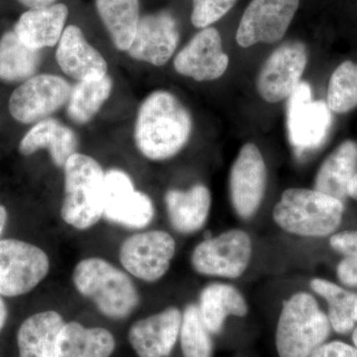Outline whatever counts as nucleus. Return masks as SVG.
Returning a JSON list of instances; mask_svg holds the SVG:
<instances>
[{"instance_id": "obj_38", "label": "nucleus", "mask_w": 357, "mask_h": 357, "mask_svg": "<svg viewBox=\"0 0 357 357\" xmlns=\"http://www.w3.org/2000/svg\"><path fill=\"white\" fill-rule=\"evenodd\" d=\"M7 218H8V215H7L6 208L0 204V236L6 229Z\"/></svg>"}, {"instance_id": "obj_13", "label": "nucleus", "mask_w": 357, "mask_h": 357, "mask_svg": "<svg viewBox=\"0 0 357 357\" xmlns=\"http://www.w3.org/2000/svg\"><path fill=\"white\" fill-rule=\"evenodd\" d=\"M299 4L300 0H251L237 29V43L248 48L279 41L287 32Z\"/></svg>"}, {"instance_id": "obj_12", "label": "nucleus", "mask_w": 357, "mask_h": 357, "mask_svg": "<svg viewBox=\"0 0 357 357\" xmlns=\"http://www.w3.org/2000/svg\"><path fill=\"white\" fill-rule=\"evenodd\" d=\"M70 91L63 77L47 74L33 77L13 91L9 112L22 123L43 121L68 102Z\"/></svg>"}, {"instance_id": "obj_32", "label": "nucleus", "mask_w": 357, "mask_h": 357, "mask_svg": "<svg viewBox=\"0 0 357 357\" xmlns=\"http://www.w3.org/2000/svg\"><path fill=\"white\" fill-rule=\"evenodd\" d=\"M330 245L342 255L337 267L338 280L349 287H357V230L335 232Z\"/></svg>"}, {"instance_id": "obj_26", "label": "nucleus", "mask_w": 357, "mask_h": 357, "mask_svg": "<svg viewBox=\"0 0 357 357\" xmlns=\"http://www.w3.org/2000/svg\"><path fill=\"white\" fill-rule=\"evenodd\" d=\"M98 15L119 50L128 51L139 23V0H96Z\"/></svg>"}, {"instance_id": "obj_8", "label": "nucleus", "mask_w": 357, "mask_h": 357, "mask_svg": "<svg viewBox=\"0 0 357 357\" xmlns=\"http://www.w3.org/2000/svg\"><path fill=\"white\" fill-rule=\"evenodd\" d=\"M176 248L175 239L164 230L137 232L121 243L119 261L130 276L155 283L170 269Z\"/></svg>"}, {"instance_id": "obj_28", "label": "nucleus", "mask_w": 357, "mask_h": 357, "mask_svg": "<svg viewBox=\"0 0 357 357\" xmlns=\"http://www.w3.org/2000/svg\"><path fill=\"white\" fill-rule=\"evenodd\" d=\"M39 63V50L26 46L15 32H7L0 39V79L22 81L36 72Z\"/></svg>"}, {"instance_id": "obj_35", "label": "nucleus", "mask_w": 357, "mask_h": 357, "mask_svg": "<svg viewBox=\"0 0 357 357\" xmlns=\"http://www.w3.org/2000/svg\"><path fill=\"white\" fill-rule=\"evenodd\" d=\"M20 3L30 8H41V7L50 6L55 0H18Z\"/></svg>"}, {"instance_id": "obj_2", "label": "nucleus", "mask_w": 357, "mask_h": 357, "mask_svg": "<svg viewBox=\"0 0 357 357\" xmlns=\"http://www.w3.org/2000/svg\"><path fill=\"white\" fill-rule=\"evenodd\" d=\"M73 284L93 303L105 318L128 319L140 304V295L130 275L100 257L84 258L74 268Z\"/></svg>"}, {"instance_id": "obj_27", "label": "nucleus", "mask_w": 357, "mask_h": 357, "mask_svg": "<svg viewBox=\"0 0 357 357\" xmlns=\"http://www.w3.org/2000/svg\"><path fill=\"white\" fill-rule=\"evenodd\" d=\"M310 287L328 304L326 316L335 333L345 335L354 330L357 326V294L321 278L312 279Z\"/></svg>"}, {"instance_id": "obj_17", "label": "nucleus", "mask_w": 357, "mask_h": 357, "mask_svg": "<svg viewBox=\"0 0 357 357\" xmlns=\"http://www.w3.org/2000/svg\"><path fill=\"white\" fill-rule=\"evenodd\" d=\"M178 43L177 22L167 11L140 18L128 54L130 57L154 66L165 65Z\"/></svg>"}, {"instance_id": "obj_19", "label": "nucleus", "mask_w": 357, "mask_h": 357, "mask_svg": "<svg viewBox=\"0 0 357 357\" xmlns=\"http://www.w3.org/2000/svg\"><path fill=\"white\" fill-rule=\"evenodd\" d=\"M199 316L211 335H220L229 317L248 316V301L239 289L225 282H213L204 286L199 296Z\"/></svg>"}, {"instance_id": "obj_4", "label": "nucleus", "mask_w": 357, "mask_h": 357, "mask_svg": "<svg viewBox=\"0 0 357 357\" xmlns=\"http://www.w3.org/2000/svg\"><path fill=\"white\" fill-rule=\"evenodd\" d=\"M328 316L312 294L300 291L284 301L275 330L278 357H310L330 337Z\"/></svg>"}, {"instance_id": "obj_18", "label": "nucleus", "mask_w": 357, "mask_h": 357, "mask_svg": "<svg viewBox=\"0 0 357 357\" xmlns=\"http://www.w3.org/2000/svg\"><path fill=\"white\" fill-rule=\"evenodd\" d=\"M56 58L63 72L79 82L102 79L107 75V61L75 25L68 26L63 32Z\"/></svg>"}, {"instance_id": "obj_36", "label": "nucleus", "mask_w": 357, "mask_h": 357, "mask_svg": "<svg viewBox=\"0 0 357 357\" xmlns=\"http://www.w3.org/2000/svg\"><path fill=\"white\" fill-rule=\"evenodd\" d=\"M347 197L357 202V172L354 174L347 187Z\"/></svg>"}, {"instance_id": "obj_30", "label": "nucleus", "mask_w": 357, "mask_h": 357, "mask_svg": "<svg viewBox=\"0 0 357 357\" xmlns=\"http://www.w3.org/2000/svg\"><path fill=\"white\" fill-rule=\"evenodd\" d=\"M213 335L204 326L199 316L198 306L189 304L183 310L180 342L184 357H213Z\"/></svg>"}, {"instance_id": "obj_1", "label": "nucleus", "mask_w": 357, "mask_h": 357, "mask_svg": "<svg viewBox=\"0 0 357 357\" xmlns=\"http://www.w3.org/2000/svg\"><path fill=\"white\" fill-rule=\"evenodd\" d=\"M192 117L172 93L157 91L141 105L135 123L136 146L146 158L163 161L177 155L191 136Z\"/></svg>"}, {"instance_id": "obj_16", "label": "nucleus", "mask_w": 357, "mask_h": 357, "mask_svg": "<svg viewBox=\"0 0 357 357\" xmlns=\"http://www.w3.org/2000/svg\"><path fill=\"white\" fill-rule=\"evenodd\" d=\"M229 63L220 33L215 28H204L176 56L174 67L183 76L206 82L222 77Z\"/></svg>"}, {"instance_id": "obj_31", "label": "nucleus", "mask_w": 357, "mask_h": 357, "mask_svg": "<svg viewBox=\"0 0 357 357\" xmlns=\"http://www.w3.org/2000/svg\"><path fill=\"white\" fill-rule=\"evenodd\" d=\"M326 103L337 114H345L357 107V64L347 61L333 73Z\"/></svg>"}, {"instance_id": "obj_3", "label": "nucleus", "mask_w": 357, "mask_h": 357, "mask_svg": "<svg viewBox=\"0 0 357 357\" xmlns=\"http://www.w3.org/2000/svg\"><path fill=\"white\" fill-rule=\"evenodd\" d=\"M344 202L304 188H291L275 204L272 217L277 227L291 236L319 238L332 236L344 217Z\"/></svg>"}, {"instance_id": "obj_15", "label": "nucleus", "mask_w": 357, "mask_h": 357, "mask_svg": "<svg viewBox=\"0 0 357 357\" xmlns=\"http://www.w3.org/2000/svg\"><path fill=\"white\" fill-rule=\"evenodd\" d=\"M183 311L165 307L129 328V344L138 357H170L178 342Z\"/></svg>"}, {"instance_id": "obj_10", "label": "nucleus", "mask_w": 357, "mask_h": 357, "mask_svg": "<svg viewBox=\"0 0 357 357\" xmlns=\"http://www.w3.org/2000/svg\"><path fill=\"white\" fill-rule=\"evenodd\" d=\"M154 217L151 198L135 189L128 173L119 169L105 172L102 218L128 229H144Z\"/></svg>"}, {"instance_id": "obj_29", "label": "nucleus", "mask_w": 357, "mask_h": 357, "mask_svg": "<svg viewBox=\"0 0 357 357\" xmlns=\"http://www.w3.org/2000/svg\"><path fill=\"white\" fill-rule=\"evenodd\" d=\"M112 91V79L105 76L98 79L79 81L72 89L67 112L73 121L84 124L93 119L105 105Z\"/></svg>"}, {"instance_id": "obj_11", "label": "nucleus", "mask_w": 357, "mask_h": 357, "mask_svg": "<svg viewBox=\"0 0 357 357\" xmlns=\"http://www.w3.org/2000/svg\"><path fill=\"white\" fill-rule=\"evenodd\" d=\"M267 168L261 152L253 143L241 147L229 175V194L234 210L243 220L257 213L264 199Z\"/></svg>"}, {"instance_id": "obj_20", "label": "nucleus", "mask_w": 357, "mask_h": 357, "mask_svg": "<svg viewBox=\"0 0 357 357\" xmlns=\"http://www.w3.org/2000/svg\"><path fill=\"white\" fill-rule=\"evenodd\" d=\"M165 204L171 227L178 234L189 236L199 231L208 222L211 195L202 184L192 185L188 191L169 190Z\"/></svg>"}, {"instance_id": "obj_24", "label": "nucleus", "mask_w": 357, "mask_h": 357, "mask_svg": "<svg viewBox=\"0 0 357 357\" xmlns=\"http://www.w3.org/2000/svg\"><path fill=\"white\" fill-rule=\"evenodd\" d=\"M66 321L56 311H43L25 319L17 332L20 357H56L58 333Z\"/></svg>"}, {"instance_id": "obj_22", "label": "nucleus", "mask_w": 357, "mask_h": 357, "mask_svg": "<svg viewBox=\"0 0 357 357\" xmlns=\"http://www.w3.org/2000/svg\"><path fill=\"white\" fill-rule=\"evenodd\" d=\"M116 347L112 332L100 326L86 328L76 321L61 328L56 342V357H110Z\"/></svg>"}, {"instance_id": "obj_7", "label": "nucleus", "mask_w": 357, "mask_h": 357, "mask_svg": "<svg viewBox=\"0 0 357 357\" xmlns=\"http://www.w3.org/2000/svg\"><path fill=\"white\" fill-rule=\"evenodd\" d=\"M50 259L43 249L18 239L0 241V295L18 297L46 278Z\"/></svg>"}, {"instance_id": "obj_5", "label": "nucleus", "mask_w": 357, "mask_h": 357, "mask_svg": "<svg viewBox=\"0 0 357 357\" xmlns=\"http://www.w3.org/2000/svg\"><path fill=\"white\" fill-rule=\"evenodd\" d=\"M64 173L61 217L73 229H91L103 217L105 172L93 157L77 152L66 162Z\"/></svg>"}, {"instance_id": "obj_21", "label": "nucleus", "mask_w": 357, "mask_h": 357, "mask_svg": "<svg viewBox=\"0 0 357 357\" xmlns=\"http://www.w3.org/2000/svg\"><path fill=\"white\" fill-rule=\"evenodd\" d=\"M68 14L69 9L63 3L30 9L21 15L14 32L34 50L55 46L64 32Z\"/></svg>"}, {"instance_id": "obj_25", "label": "nucleus", "mask_w": 357, "mask_h": 357, "mask_svg": "<svg viewBox=\"0 0 357 357\" xmlns=\"http://www.w3.org/2000/svg\"><path fill=\"white\" fill-rule=\"evenodd\" d=\"M357 144L345 141L319 167L314 190L344 202L347 198V187L356 173Z\"/></svg>"}, {"instance_id": "obj_6", "label": "nucleus", "mask_w": 357, "mask_h": 357, "mask_svg": "<svg viewBox=\"0 0 357 357\" xmlns=\"http://www.w3.org/2000/svg\"><path fill=\"white\" fill-rule=\"evenodd\" d=\"M253 257L252 238L241 229H230L206 237L192 249L191 265L199 275L215 278H241Z\"/></svg>"}, {"instance_id": "obj_37", "label": "nucleus", "mask_w": 357, "mask_h": 357, "mask_svg": "<svg viewBox=\"0 0 357 357\" xmlns=\"http://www.w3.org/2000/svg\"><path fill=\"white\" fill-rule=\"evenodd\" d=\"M7 317H8V311H7L6 303L2 300L1 295H0V333L6 326Z\"/></svg>"}, {"instance_id": "obj_23", "label": "nucleus", "mask_w": 357, "mask_h": 357, "mask_svg": "<svg viewBox=\"0 0 357 357\" xmlns=\"http://www.w3.org/2000/svg\"><path fill=\"white\" fill-rule=\"evenodd\" d=\"M43 148L49 150L56 166L64 168L66 162L77 153L76 134L56 119H43L33 126L21 140L20 151L28 156Z\"/></svg>"}, {"instance_id": "obj_33", "label": "nucleus", "mask_w": 357, "mask_h": 357, "mask_svg": "<svg viewBox=\"0 0 357 357\" xmlns=\"http://www.w3.org/2000/svg\"><path fill=\"white\" fill-rule=\"evenodd\" d=\"M237 0H192V23L197 28L208 26L222 18Z\"/></svg>"}, {"instance_id": "obj_34", "label": "nucleus", "mask_w": 357, "mask_h": 357, "mask_svg": "<svg viewBox=\"0 0 357 357\" xmlns=\"http://www.w3.org/2000/svg\"><path fill=\"white\" fill-rule=\"evenodd\" d=\"M310 357H357V349L354 345L335 340L325 342Z\"/></svg>"}, {"instance_id": "obj_14", "label": "nucleus", "mask_w": 357, "mask_h": 357, "mask_svg": "<svg viewBox=\"0 0 357 357\" xmlns=\"http://www.w3.org/2000/svg\"><path fill=\"white\" fill-rule=\"evenodd\" d=\"M306 47L289 42L276 49L267 59L257 79L259 95L268 102L289 98L301 83L307 66Z\"/></svg>"}, {"instance_id": "obj_39", "label": "nucleus", "mask_w": 357, "mask_h": 357, "mask_svg": "<svg viewBox=\"0 0 357 357\" xmlns=\"http://www.w3.org/2000/svg\"><path fill=\"white\" fill-rule=\"evenodd\" d=\"M352 342H354V345L357 349V326L352 331Z\"/></svg>"}, {"instance_id": "obj_9", "label": "nucleus", "mask_w": 357, "mask_h": 357, "mask_svg": "<svg viewBox=\"0 0 357 357\" xmlns=\"http://www.w3.org/2000/svg\"><path fill=\"white\" fill-rule=\"evenodd\" d=\"M332 110L323 100H312V89L301 82L289 96L287 126L291 144L300 153L317 149L332 128Z\"/></svg>"}]
</instances>
